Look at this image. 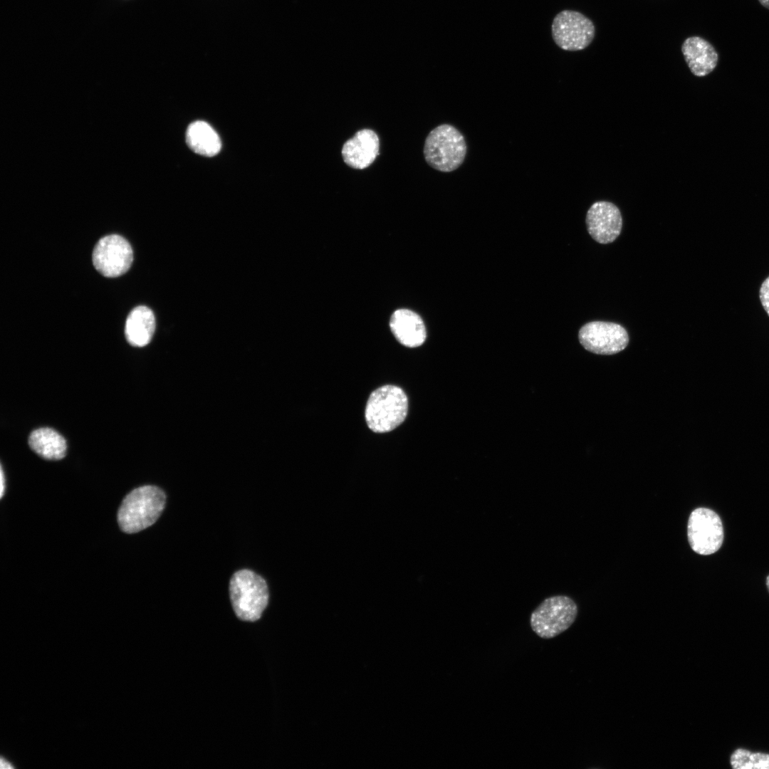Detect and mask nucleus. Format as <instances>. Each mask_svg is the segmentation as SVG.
Masks as SVG:
<instances>
[{"label":"nucleus","mask_w":769,"mask_h":769,"mask_svg":"<svg viewBox=\"0 0 769 769\" xmlns=\"http://www.w3.org/2000/svg\"><path fill=\"white\" fill-rule=\"evenodd\" d=\"M766 585H767L768 589L769 590V575L767 577V579H766Z\"/></svg>","instance_id":"obj_22"},{"label":"nucleus","mask_w":769,"mask_h":769,"mask_svg":"<svg viewBox=\"0 0 769 769\" xmlns=\"http://www.w3.org/2000/svg\"><path fill=\"white\" fill-rule=\"evenodd\" d=\"M578 338L585 350L598 355H613L623 350L629 343L627 330L621 325L592 321L584 325Z\"/></svg>","instance_id":"obj_9"},{"label":"nucleus","mask_w":769,"mask_h":769,"mask_svg":"<svg viewBox=\"0 0 769 769\" xmlns=\"http://www.w3.org/2000/svg\"><path fill=\"white\" fill-rule=\"evenodd\" d=\"M681 51L691 72L696 76H706L717 66V51L708 41L701 37L687 38L681 46Z\"/></svg>","instance_id":"obj_12"},{"label":"nucleus","mask_w":769,"mask_h":769,"mask_svg":"<svg viewBox=\"0 0 769 769\" xmlns=\"http://www.w3.org/2000/svg\"><path fill=\"white\" fill-rule=\"evenodd\" d=\"M389 326L397 340L404 346L419 347L426 340V328L422 318L410 310L399 309L394 311L390 318Z\"/></svg>","instance_id":"obj_13"},{"label":"nucleus","mask_w":769,"mask_h":769,"mask_svg":"<svg viewBox=\"0 0 769 769\" xmlns=\"http://www.w3.org/2000/svg\"><path fill=\"white\" fill-rule=\"evenodd\" d=\"M552 37L560 48L576 51L585 49L592 41L595 28L592 21L582 14L572 10H564L554 18Z\"/></svg>","instance_id":"obj_6"},{"label":"nucleus","mask_w":769,"mask_h":769,"mask_svg":"<svg viewBox=\"0 0 769 769\" xmlns=\"http://www.w3.org/2000/svg\"><path fill=\"white\" fill-rule=\"evenodd\" d=\"M380 139L371 129L358 130L342 145L341 154L344 162L356 169L371 165L379 154Z\"/></svg>","instance_id":"obj_11"},{"label":"nucleus","mask_w":769,"mask_h":769,"mask_svg":"<svg viewBox=\"0 0 769 769\" xmlns=\"http://www.w3.org/2000/svg\"><path fill=\"white\" fill-rule=\"evenodd\" d=\"M30 447L37 454L48 460L63 459L66 452V441L56 431L43 427L33 431L28 438Z\"/></svg>","instance_id":"obj_16"},{"label":"nucleus","mask_w":769,"mask_h":769,"mask_svg":"<svg viewBox=\"0 0 769 769\" xmlns=\"http://www.w3.org/2000/svg\"><path fill=\"white\" fill-rule=\"evenodd\" d=\"M92 258L94 267L100 274L114 278L129 270L133 261V251L125 238L112 234L98 241Z\"/></svg>","instance_id":"obj_8"},{"label":"nucleus","mask_w":769,"mask_h":769,"mask_svg":"<svg viewBox=\"0 0 769 769\" xmlns=\"http://www.w3.org/2000/svg\"><path fill=\"white\" fill-rule=\"evenodd\" d=\"M758 1L765 8L769 9V0H758Z\"/></svg>","instance_id":"obj_21"},{"label":"nucleus","mask_w":769,"mask_h":769,"mask_svg":"<svg viewBox=\"0 0 769 769\" xmlns=\"http://www.w3.org/2000/svg\"><path fill=\"white\" fill-rule=\"evenodd\" d=\"M408 399L402 389L394 385H384L374 390L365 407V420L370 429L385 433L394 429L405 419Z\"/></svg>","instance_id":"obj_2"},{"label":"nucleus","mask_w":769,"mask_h":769,"mask_svg":"<svg viewBox=\"0 0 769 769\" xmlns=\"http://www.w3.org/2000/svg\"><path fill=\"white\" fill-rule=\"evenodd\" d=\"M467 151L465 138L449 124L434 128L426 137L424 156L427 163L438 171L450 172L464 162Z\"/></svg>","instance_id":"obj_3"},{"label":"nucleus","mask_w":769,"mask_h":769,"mask_svg":"<svg viewBox=\"0 0 769 769\" xmlns=\"http://www.w3.org/2000/svg\"><path fill=\"white\" fill-rule=\"evenodd\" d=\"M730 763L734 769H769V753L738 748L731 754Z\"/></svg>","instance_id":"obj_17"},{"label":"nucleus","mask_w":769,"mask_h":769,"mask_svg":"<svg viewBox=\"0 0 769 769\" xmlns=\"http://www.w3.org/2000/svg\"><path fill=\"white\" fill-rule=\"evenodd\" d=\"M1 766L2 768L4 767L6 768H13V766L9 763H8L6 760H4L3 758L1 759Z\"/></svg>","instance_id":"obj_20"},{"label":"nucleus","mask_w":769,"mask_h":769,"mask_svg":"<svg viewBox=\"0 0 769 769\" xmlns=\"http://www.w3.org/2000/svg\"><path fill=\"white\" fill-rule=\"evenodd\" d=\"M760 300L769 316V276L763 282L759 291Z\"/></svg>","instance_id":"obj_18"},{"label":"nucleus","mask_w":769,"mask_h":769,"mask_svg":"<svg viewBox=\"0 0 769 769\" xmlns=\"http://www.w3.org/2000/svg\"><path fill=\"white\" fill-rule=\"evenodd\" d=\"M587 231L591 237L602 244L613 242L619 235L622 219L619 208L614 204L599 201L588 209L586 216Z\"/></svg>","instance_id":"obj_10"},{"label":"nucleus","mask_w":769,"mask_h":769,"mask_svg":"<svg viewBox=\"0 0 769 769\" xmlns=\"http://www.w3.org/2000/svg\"><path fill=\"white\" fill-rule=\"evenodd\" d=\"M577 606L570 597L556 595L545 599L531 613L532 630L540 638L551 639L574 623Z\"/></svg>","instance_id":"obj_5"},{"label":"nucleus","mask_w":769,"mask_h":769,"mask_svg":"<svg viewBox=\"0 0 769 769\" xmlns=\"http://www.w3.org/2000/svg\"><path fill=\"white\" fill-rule=\"evenodd\" d=\"M164 492L155 486H143L130 492L123 499L117 521L126 533H135L154 524L165 505Z\"/></svg>","instance_id":"obj_1"},{"label":"nucleus","mask_w":769,"mask_h":769,"mask_svg":"<svg viewBox=\"0 0 769 769\" xmlns=\"http://www.w3.org/2000/svg\"><path fill=\"white\" fill-rule=\"evenodd\" d=\"M0 481H1V488H0L1 494H0V496H1V498H2L3 496H4V493L5 482H6L5 476H4V471H3L2 466H1Z\"/></svg>","instance_id":"obj_19"},{"label":"nucleus","mask_w":769,"mask_h":769,"mask_svg":"<svg viewBox=\"0 0 769 769\" xmlns=\"http://www.w3.org/2000/svg\"><path fill=\"white\" fill-rule=\"evenodd\" d=\"M155 330V318L147 306L135 308L128 315L125 326L127 342L134 347H144L152 340Z\"/></svg>","instance_id":"obj_14"},{"label":"nucleus","mask_w":769,"mask_h":769,"mask_svg":"<svg viewBox=\"0 0 769 769\" xmlns=\"http://www.w3.org/2000/svg\"><path fill=\"white\" fill-rule=\"evenodd\" d=\"M230 599L236 616L244 621H256L268 602L265 580L250 570L236 572L229 583Z\"/></svg>","instance_id":"obj_4"},{"label":"nucleus","mask_w":769,"mask_h":769,"mask_svg":"<svg viewBox=\"0 0 769 769\" xmlns=\"http://www.w3.org/2000/svg\"><path fill=\"white\" fill-rule=\"evenodd\" d=\"M187 145L194 152L213 157L221 150V140L216 131L204 121H196L190 124L186 132Z\"/></svg>","instance_id":"obj_15"},{"label":"nucleus","mask_w":769,"mask_h":769,"mask_svg":"<svg viewBox=\"0 0 769 769\" xmlns=\"http://www.w3.org/2000/svg\"><path fill=\"white\" fill-rule=\"evenodd\" d=\"M687 535L689 545L695 553L703 555L713 554L723 543L721 520L713 511L698 508L689 518Z\"/></svg>","instance_id":"obj_7"}]
</instances>
